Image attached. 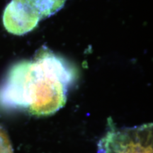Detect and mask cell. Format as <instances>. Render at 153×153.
I'll use <instances>...</instances> for the list:
<instances>
[{"label": "cell", "instance_id": "obj_1", "mask_svg": "<svg viewBox=\"0 0 153 153\" xmlns=\"http://www.w3.org/2000/svg\"><path fill=\"white\" fill-rule=\"evenodd\" d=\"M75 72L45 47L32 60L14 65L0 86V106L26 111L36 116L55 114L66 104Z\"/></svg>", "mask_w": 153, "mask_h": 153}, {"label": "cell", "instance_id": "obj_2", "mask_svg": "<svg viewBox=\"0 0 153 153\" xmlns=\"http://www.w3.org/2000/svg\"><path fill=\"white\" fill-rule=\"evenodd\" d=\"M99 153H152V126L109 130L99 143Z\"/></svg>", "mask_w": 153, "mask_h": 153}, {"label": "cell", "instance_id": "obj_3", "mask_svg": "<svg viewBox=\"0 0 153 153\" xmlns=\"http://www.w3.org/2000/svg\"><path fill=\"white\" fill-rule=\"evenodd\" d=\"M67 0H11L9 8L25 15L34 24L55 14L64 7Z\"/></svg>", "mask_w": 153, "mask_h": 153}, {"label": "cell", "instance_id": "obj_4", "mask_svg": "<svg viewBox=\"0 0 153 153\" xmlns=\"http://www.w3.org/2000/svg\"><path fill=\"white\" fill-rule=\"evenodd\" d=\"M0 153H14L11 141L4 129L0 126Z\"/></svg>", "mask_w": 153, "mask_h": 153}]
</instances>
